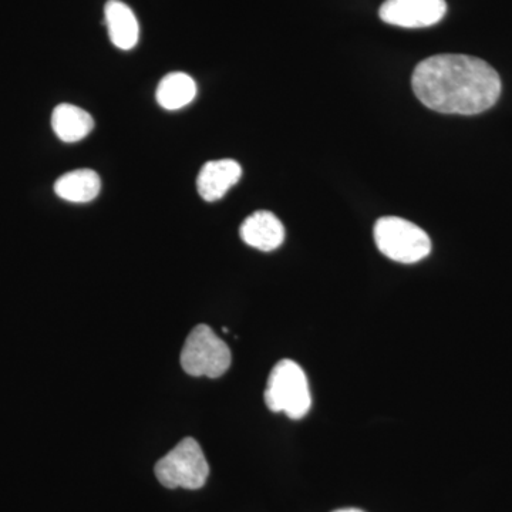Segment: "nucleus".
<instances>
[{"label":"nucleus","mask_w":512,"mask_h":512,"mask_svg":"<svg viewBox=\"0 0 512 512\" xmlns=\"http://www.w3.org/2000/svg\"><path fill=\"white\" fill-rule=\"evenodd\" d=\"M417 99L430 110L474 116L490 110L501 94L500 74L478 57L437 55L414 69Z\"/></svg>","instance_id":"f257e3e1"},{"label":"nucleus","mask_w":512,"mask_h":512,"mask_svg":"<svg viewBox=\"0 0 512 512\" xmlns=\"http://www.w3.org/2000/svg\"><path fill=\"white\" fill-rule=\"evenodd\" d=\"M265 403L271 412L285 413L299 420L311 409V390L305 372L298 363L285 359L276 363L269 375Z\"/></svg>","instance_id":"f03ea898"},{"label":"nucleus","mask_w":512,"mask_h":512,"mask_svg":"<svg viewBox=\"0 0 512 512\" xmlns=\"http://www.w3.org/2000/svg\"><path fill=\"white\" fill-rule=\"evenodd\" d=\"M157 480L164 487L200 490L210 476V466L198 441L185 437L154 467Z\"/></svg>","instance_id":"7ed1b4c3"},{"label":"nucleus","mask_w":512,"mask_h":512,"mask_svg":"<svg viewBox=\"0 0 512 512\" xmlns=\"http://www.w3.org/2000/svg\"><path fill=\"white\" fill-rule=\"evenodd\" d=\"M231 360V350L227 343L218 338L217 333L207 325H198L191 330L180 357L185 373L210 379H217L227 373Z\"/></svg>","instance_id":"20e7f679"},{"label":"nucleus","mask_w":512,"mask_h":512,"mask_svg":"<svg viewBox=\"0 0 512 512\" xmlns=\"http://www.w3.org/2000/svg\"><path fill=\"white\" fill-rule=\"evenodd\" d=\"M375 241L383 255L402 264L419 262L431 252L429 235L399 217L380 218L375 225Z\"/></svg>","instance_id":"39448f33"},{"label":"nucleus","mask_w":512,"mask_h":512,"mask_svg":"<svg viewBox=\"0 0 512 512\" xmlns=\"http://www.w3.org/2000/svg\"><path fill=\"white\" fill-rule=\"evenodd\" d=\"M446 0H386L380 19L406 29L430 28L446 16Z\"/></svg>","instance_id":"423d86ee"},{"label":"nucleus","mask_w":512,"mask_h":512,"mask_svg":"<svg viewBox=\"0 0 512 512\" xmlns=\"http://www.w3.org/2000/svg\"><path fill=\"white\" fill-rule=\"evenodd\" d=\"M242 168L237 161H210L201 168L197 178V190L202 200L220 201L241 180Z\"/></svg>","instance_id":"0eeeda50"},{"label":"nucleus","mask_w":512,"mask_h":512,"mask_svg":"<svg viewBox=\"0 0 512 512\" xmlns=\"http://www.w3.org/2000/svg\"><path fill=\"white\" fill-rule=\"evenodd\" d=\"M239 234L249 247L269 252L284 244L285 228L272 212L256 211L242 222Z\"/></svg>","instance_id":"6e6552de"},{"label":"nucleus","mask_w":512,"mask_h":512,"mask_svg":"<svg viewBox=\"0 0 512 512\" xmlns=\"http://www.w3.org/2000/svg\"><path fill=\"white\" fill-rule=\"evenodd\" d=\"M107 29L111 43L121 50H131L137 46L140 36L136 15L120 0H109L104 8Z\"/></svg>","instance_id":"1a4fd4ad"},{"label":"nucleus","mask_w":512,"mask_h":512,"mask_svg":"<svg viewBox=\"0 0 512 512\" xmlns=\"http://www.w3.org/2000/svg\"><path fill=\"white\" fill-rule=\"evenodd\" d=\"M52 127L64 143H77L89 136L94 128L93 117L73 104H59L52 114Z\"/></svg>","instance_id":"9d476101"},{"label":"nucleus","mask_w":512,"mask_h":512,"mask_svg":"<svg viewBox=\"0 0 512 512\" xmlns=\"http://www.w3.org/2000/svg\"><path fill=\"white\" fill-rule=\"evenodd\" d=\"M100 190L99 174L89 168L70 171V173L62 175L55 183L57 197L64 201L76 202V204L96 200Z\"/></svg>","instance_id":"9b49d317"},{"label":"nucleus","mask_w":512,"mask_h":512,"mask_svg":"<svg viewBox=\"0 0 512 512\" xmlns=\"http://www.w3.org/2000/svg\"><path fill=\"white\" fill-rule=\"evenodd\" d=\"M197 96V84L188 74H167L157 87V101L164 110L175 111L188 106Z\"/></svg>","instance_id":"f8f14e48"},{"label":"nucleus","mask_w":512,"mask_h":512,"mask_svg":"<svg viewBox=\"0 0 512 512\" xmlns=\"http://www.w3.org/2000/svg\"><path fill=\"white\" fill-rule=\"evenodd\" d=\"M333 512H365V511L357 510V508H342V510H336Z\"/></svg>","instance_id":"ddd939ff"}]
</instances>
